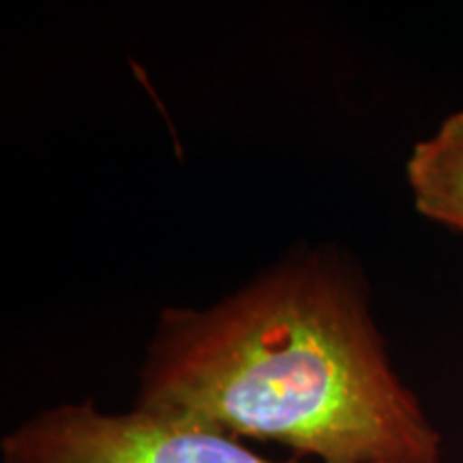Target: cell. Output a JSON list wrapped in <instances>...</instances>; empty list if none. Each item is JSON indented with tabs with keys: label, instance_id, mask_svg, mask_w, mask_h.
<instances>
[{
	"label": "cell",
	"instance_id": "6da1fadb",
	"mask_svg": "<svg viewBox=\"0 0 463 463\" xmlns=\"http://www.w3.org/2000/svg\"><path fill=\"white\" fill-rule=\"evenodd\" d=\"M136 405L317 463H444V439L397 373L363 275L300 247L206 307H167Z\"/></svg>",
	"mask_w": 463,
	"mask_h": 463
},
{
	"label": "cell",
	"instance_id": "7a4b0ae2",
	"mask_svg": "<svg viewBox=\"0 0 463 463\" xmlns=\"http://www.w3.org/2000/svg\"><path fill=\"white\" fill-rule=\"evenodd\" d=\"M0 463H303L249 449L195 416L136 405L103 412L65 402L28 416L0 439Z\"/></svg>",
	"mask_w": 463,
	"mask_h": 463
},
{
	"label": "cell",
	"instance_id": "3957f363",
	"mask_svg": "<svg viewBox=\"0 0 463 463\" xmlns=\"http://www.w3.org/2000/svg\"><path fill=\"white\" fill-rule=\"evenodd\" d=\"M405 181L420 217L463 234V109L414 144Z\"/></svg>",
	"mask_w": 463,
	"mask_h": 463
}]
</instances>
